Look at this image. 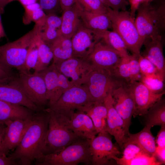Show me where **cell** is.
Segmentation results:
<instances>
[{
    "instance_id": "7dc6e473",
    "label": "cell",
    "mask_w": 165,
    "mask_h": 165,
    "mask_svg": "<svg viewBox=\"0 0 165 165\" xmlns=\"http://www.w3.org/2000/svg\"><path fill=\"white\" fill-rule=\"evenodd\" d=\"M18 163L7 156H0V165H18Z\"/></svg>"
},
{
    "instance_id": "681fc988",
    "label": "cell",
    "mask_w": 165,
    "mask_h": 165,
    "mask_svg": "<svg viewBox=\"0 0 165 165\" xmlns=\"http://www.w3.org/2000/svg\"><path fill=\"white\" fill-rule=\"evenodd\" d=\"M14 1H19L23 7L37 2V0H11L10 2Z\"/></svg>"
},
{
    "instance_id": "e575fe53",
    "label": "cell",
    "mask_w": 165,
    "mask_h": 165,
    "mask_svg": "<svg viewBox=\"0 0 165 165\" xmlns=\"http://www.w3.org/2000/svg\"><path fill=\"white\" fill-rule=\"evenodd\" d=\"M140 81L155 93L160 94L165 92L164 80L159 75L144 76L142 75Z\"/></svg>"
},
{
    "instance_id": "836d02e7",
    "label": "cell",
    "mask_w": 165,
    "mask_h": 165,
    "mask_svg": "<svg viewBox=\"0 0 165 165\" xmlns=\"http://www.w3.org/2000/svg\"><path fill=\"white\" fill-rule=\"evenodd\" d=\"M162 163L154 156L141 151L132 159L122 162L121 165H160Z\"/></svg>"
},
{
    "instance_id": "83f0119b",
    "label": "cell",
    "mask_w": 165,
    "mask_h": 165,
    "mask_svg": "<svg viewBox=\"0 0 165 165\" xmlns=\"http://www.w3.org/2000/svg\"><path fill=\"white\" fill-rule=\"evenodd\" d=\"M53 54L52 63L56 64L73 57L71 38L60 35L48 45Z\"/></svg>"
},
{
    "instance_id": "6da1fadb",
    "label": "cell",
    "mask_w": 165,
    "mask_h": 165,
    "mask_svg": "<svg viewBox=\"0 0 165 165\" xmlns=\"http://www.w3.org/2000/svg\"><path fill=\"white\" fill-rule=\"evenodd\" d=\"M49 116L46 108L36 112L18 145L8 156L19 164L30 165L44 154Z\"/></svg>"
},
{
    "instance_id": "484cf974",
    "label": "cell",
    "mask_w": 165,
    "mask_h": 165,
    "mask_svg": "<svg viewBox=\"0 0 165 165\" xmlns=\"http://www.w3.org/2000/svg\"><path fill=\"white\" fill-rule=\"evenodd\" d=\"M80 16L83 25L90 30L104 31L112 28L111 21L107 13H91L81 7Z\"/></svg>"
},
{
    "instance_id": "9a60e30c",
    "label": "cell",
    "mask_w": 165,
    "mask_h": 165,
    "mask_svg": "<svg viewBox=\"0 0 165 165\" xmlns=\"http://www.w3.org/2000/svg\"><path fill=\"white\" fill-rule=\"evenodd\" d=\"M71 40L73 57L86 60L101 39L97 31L86 28L81 23Z\"/></svg>"
},
{
    "instance_id": "7bdbcfd3",
    "label": "cell",
    "mask_w": 165,
    "mask_h": 165,
    "mask_svg": "<svg viewBox=\"0 0 165 165\" xmlns=\"http://www.w3.org/2000/svg\"><path fill=\"white\" fill-rule=\"evenodd\" d=\"M155 141L157 146L165 147V126L161 127L156 137Z\"/></svg>"
},
{
    "instance_id": "9c48e42d",
    "label": "cell",
    "mask_w": 165,
    "mask_h": 165,
    "mask_svg": "<svg viewBox=\"0 0 165 165\" xmlns=\"http://www.w3.org/2000/svg\"><path fill=\"white\" fill-rule=\"evenodd\" d=\"M31 100L40 109L47 106L48 101L44 78L40 72L31 73L19 72L17 78L13 80Z\"/></svg>"
},
{
    "instance_id": "ab89813d",
    "label": "cell",
    "mask_w": 165,
    "mask_h": 165,
    "mask_svg": "<svg viewBox=\"0 0 165 165\" xmlns=\"http://www.w3.org/2000/svg\"><path fill=\"white\" fill-rule=\"evenodd\" d=\"M18 75L12 68L5 64L0 61V84L9 83L14 80Z\"/></svg>"
},
{
    "instance_id": "f907efd6",
    "label": "cell",
    "mask_w": 165,
    "mask_h": 165,
    "mask_svg": "<svg viewBox=\"0 0 165 165\" xmlns=\"http://www.w3.org/2000/svg\"><path fill=\"white\" fill-rule=\"evenodd\" d=\"M2 13L0 10V39L6 36L2 23L1 15Z\"/></svg>"
},
{
    "instance_id": "d590c367",
    "label": "cell",
    "mask_w": 165,
    "mask_h": 165,
    "mask_svg": "<svg viewBox=\"0 0 165 165\" xmlns=\"http://www.w3.org/2000/svg\"><path fill=\"white\" fill-rule=\"evenodd\" d=\"M82 9L86 11L96 13L107 12V8L100 0H77Z\"/></svg>"
},
{
    "instance_id": "bcb514c9",
    "label": "cell",
    "mask_w": 165,
    "mask_h": 165,
    "mask_svg": "<svg viewBox=\"0 0 165 165\" xmlns=\"http://www.w3.org/2000/svg\"><path fill=\"white\" fill-rule=\"evenodd\" d=\"M6 125L4 123H0V156H7L4 153L2 148V144L6 130Z\"/></svg>"
},
{
    "instance_id": "277c9868",
    "label": "cell",
    "mask_w": 165,
    "mask_h": 165,
    "mask_svg": "<svg viewBox=\"0 0 165 165\" xmlns=\"http://www.w3.org/2000/svg\"><path fill=\"white\" fill-rule=\"evenodd\" d=\"M40 25L35 23L31 30L19 39L0 46V61L10 68L22 71L28 53L38 37Z\"/></svg>"
},
{
    "instance_id": "f6af8a7d",
    "label": "cell",
    "mask_w": 165,
    "mask_h": 165,
    "mask_svg": "<svg viewBox=\"0 0 165 165\" xmlns=\"http://www.w3.org/2000/svg\"><path fill=\"white\" fill-rule=\"evenodd\" d=\"M144 0H128L130 6V11L131 15L135 17V13L139 6L142 3Z\"/></svg>"
},
{
    "instance_id": "5b68a950",
    "label": "cell",
    "mask_w": 165,
    "mask_h": 165,
    "mask_svg": "<svg viewBox=\"0 0 165 165\" xmlns=\"http://www.w3.org/2000/svg\"><path fill=\"white\" fill-rule=\"evenodd\" d=\"M90 141L79 138L60 151L43 155L35 163L37 165L92 164Z\"/></svg>"
},
{
    "instance_id": "7c38bea8",
    "label": "cell",
    "mask_w": 165,
    "mask_h": 165,
    "mask_svg": "<svg viewBox=\"0 0 165 165\" xmlns=\"http://www.w3.org/2000/svg\"><path fill=\"white\" fill-rule=\"evenodd\" d=\"M127 86L134 103L135 111L134 117L145 115L155 103L162 99L165 94V92L160 94L153 92L139 81L128 82Z\"/></svg>"
},
{
    "instance_id": "52a82bcc",
    "label": "cell",
    "mask_w": 165,
    "mask_h": 165,
    "mask_svg": "<svg viewBox=\"0 0 165 165\" xmlns=\"http://www.w3.org/2000/svg\"><path fill=\"white\" fill-rule=\"evenodd\" d=\"M94 103L86 86L84 85L72 86L56 101L48 102L47 106L55 113L70 119L75 110Z\"/></svg>"
},
{
    "instance_id": "603a6c76",
    "label": "cell",
    "mask_w": 165,
    "mask_h": 165,
    "mask_svg": "<svg viewBox=\"0 0 165 165\" xmlns=\"http://www.w3.org/2000/svg\"><path fill=\"white\" fill-rule=\"evenodd\" d=\"M81 7L76 2L63 10L61 16V35L71 38L82 23L80 16Z\"/></svg>"
},
{
    "instance_id": "816d5d0a",
    "label": "cell",
    "mask_w": 165,
    "mask_h": 165,
    "mask_svg": "<svg viewBox=\"0 0 165 165\" xmlns=\"http://www.w3.org/2000/svg\"><path fill=\"white\" fill-rule=\"evenodd\" d=\"M11 0H0V10L2 13H3L4 9L6 5L10 2Z\"/></svg>"
},
{
    "instance_id": "cb8c5ba5",
    "label": "cell",
    "mask_w": 165,
    "mask_h": 165,
    "mask_svg": "<svg viewBox=\"0 0 165 165\" xmlns=\"http://www.w3.org/2000/svg\"><path fill=\"white\" fill-rule=\"evenodd\" d=\"M35 113L24 106L0 100V123L17 119H32Z\"/></svg>"
},
{
    "instance_id": "ac0fdd59",
    "label": "cell",
    "mask_w": 165,
    "mask_h": 165,
    "mask_svg": "<svg viewBox=\"0 0 165 165\" xmlns=\"http://www.w3.org/2000/svg\"><path fill=\"white\" fill-rule=\"evenodd\" d=\"M33 118L27 119H17L8 121L4 123L6 128L2 148L6 156H7L10 151H13L19 144Z\"/></svg>"
},
{
    "instance_id": "f5cc1de1",
    "label": "cell",
    "mask_w": 165,
    "mask_h": 165,
    "mask_svg": "<svg viewBox=\"0 0 165 165\" xmlns=\"http://www.w3.org/2000/svg\"><path fill=\"white\" fill-rule=\"evenodd\" d=\"M106 7H110V5L108 0H100Z\"/></svg>"
},
{
    "instance_id": "ee69618b",
    "label": "cell",
    "mask_w": 165,
    "mask_h": 165,
    "mask_svg": "<svg viewBox=\"0 0 165 165\" xmlns=\"http://www.w3.org/2000/svg\"><path fill=\"white\" fill-rule=\"evenodd\" d=\"M154 156L162 164H165V147H162L158 146H156Z\"/></svg>"
},
{
    "instance_id": "d6986e66",
    "label": "cell",
    "mask_w": 165,
    "mask_h": 165,
    "mask_svg": "<svg viewBox=\"0 0 165 165\" xmlns=\"http://www.w3.org/2000/svg\"><path fill=\"white\" fill-rule=\"evenodd\" d=\"M145 50L140 54L156 67L162 79L165 78V60L163 53L162 35L148 38L145 40Z\"/></svg>"
},
{
    "instance_id": "8fae6325",
    "label": "cell",
    "mask_w": 165,
    "mask_h": 165,
    "mask_svg": "<svg viewBox=\"0 0 165 165\" xmlns=\"http://www.w3.org/2000/svg\"><path fill=\"white\" fill-rule=\"evenodd\" d=\"M90 140V149L92 164H107L113 158L121 154L112 143L110 134L108 132L99 133Z\"/></svg>"
},
{
    "instance_id": "f35d334b",
    "label": "cell",
    "mask_w": 165,
    "mask_h": 165,
    "mask_svg": "<svg viewBox=\"0 0 165 165\" xmlns=\"http://www.w3.org/2000/svg\"><path fill=\"white\" fill-rule=\"evenodd\" d=\"M38 59V50L35 43L28 53L23 70L21 71L30 72V70H34L36 64Z\"/></svg>"
},
{
    "instance_id": "f546056e",
    "label": "cell",
    "mask_w": 165,
    "mask_h": 165,
    "mask_svg": "<svg viewBox=\"0 0 165 165\" xmlns=\"http://www.w3.org/2000/svg\"><path fill=\"white\" fill-rule=\"evenodd\" d=\"M97 32L101 39L106 44L119 52L122 57L129 55L125 44L117 33L108 30Z\"/></svg>"
},
{
    "instance_id": "30bf717a",
    "label": "cell",
    "mask_w": 165,
    "mask_h": 165,
    "mask_svg": "<svg viewBox=\"0 0 165 165\" xmlns=\"http://www.w3.org/2000/svg\"><path fill=\"white\" fill-rule=\"evenodd\" d=\"M54 64L58 70L74 86L85 85L94 69L87 60L74 57Z\"/></svg>"
},
{
    "instance_id": "d4e9b609",
    "label": "cell",
    "mask_w": 165,
    "mask_h": 165,
    "mask_svg": "<svg viewBox=\"0 0 165 165\" xmlns=\"http://www.w3.org/2000/svg\"><path fill=\"white\" fill-rule=\"evenodd\" d=\"M77 110L84 112L91 118L98 134L107 132V110L104 102L94 103L79 107Z\"/></svg>"
},
{
    "instance_id": "3957f363",
    "label": "cell",
    "mask_w": 165,
    "mask_h": 165,
    "mask_svg": "<svg viewBox=\"0 0 165 165\" xmlns=\"http://www.w3.org/2000/svg\"><path fill=\"white\" fill-rule=\"evenodd\" d=\"M136 12L135 24L143 42L147 38L162 35L165 28L164 2L155 5L142 3Z\"/></svg>"
},
{
    "instance_id": "4fadbf2b",
    "label": "cell",
    "mask_w": 165,
    "mask_h": 165,
    "mask_svg": "<svg viewBox=\"0 0 165 165\" xmlns=\"http://www.w3.org/2000/svg\"><path fill=\"white\" fill-rule=\"evenodd\" d=\"M39 72L45 81L48 102L56 101L66 91L74 86L53 63Z\"/></svg>"
},
{
    "instance_id": "60d3db41",
    "label": "cell",
    "mask_w": 165,
    "mask_h": 165,
    "mask_svg": "<svg viewBox=\"0 0 165 165\" xmlns=\"http://www.w3.org/2000/svg\"><path fill=\"white\" fill-rule=\"evenodd\" d=\"M37 2L46 15L61 10L60 0H37Z\"/></svg>"
},
{
    "instance_id": "8992f818",
    "label": "cell",
    "mask_w": 165,
    "mask_h": 165,
    "mask_svg": "<svg viewBox=\"0 0 165 165\" xmlns=\"http://www.w3.org/2000/svg\"><path fill=\"white\" fill-rule=\"evenodd\" d=\"M107 11L113 31L123 39L127 50L138 56L144 42L136 26L135 18L126 10L117 11L108 7Z\"/></svg>"
},
{
    "instance_id": "f1b7e54d",
    "label": "cell",
    "mask_w": 165,
    "mask_h": 165,
    "mask_svg": "<svg viewBox=\"0 0 165 165\" xmlns=\"http://www.w3.org/2000/svg\"><path fill=\"white\" fill-rule=\"evenodd\" d=\"M151 128L146 126L138 133L134 134L130 133L128 139L137 145L143 152L154 156L156 146Z\"/></svg>"
},
{
    "instance_id": "8d00e7d4",
    "label": "cell",
    "mask_w": 165,
    "mask_h": 165,
    "mask_svg": "<svg viewBox=\"0 0 165 165\" xmlns=\"http://www.w3.org/2000/svg\"><path fill=\"white\" fill-rule=\"evenodd\" d=\"M123 148L124 149L122 157L119 158L115 156L113 158V160L119 165L123 162L132 159L142 151L137 145L130 142L128 139Z\"/></svg>"
},
{
    "instance_id": "db71d44e",
    "label": "cell",
    "mask_w": 165,
    "mask_h": 165,
    "mask_svg": "<svg viewBox=\"0 0 165 165\" xmlns=\"http://www.w3.org/2000/svg\"><path fill=\"white\" fill-rule=\"evenodd\" d=\"M153 0H144L142 3H147L151 2Z\"/></svg>"
},
{
    "instance_id": "1f68e13d",
    "label": "cell",
    "mask_w": 165,
    "mask_h": 165,
    "mask_svg": "<svg viewBox=\"0 0 165 165\" xmlns=\"http://www.w3.org/2000/svg\"><path fill=\"white\" fill-rule=\"evenodd\" d=\"M145 114L147 115L146 126L151 128L156 125L165 126V100L161 99L156 102Z\"/></svg>"
},
{
    "instance_id": "2e32d148",
    "label": "cell",
    "mask_w": 165,
    "mask_h": 165,
    "mask_svg": "<svg viewBox=\"0 0 165 165\" xmlns=\"http://www.w3.org/2000/svg\"><path fill=\"white\" fill-rule=\"evenodd\" d=\"M104 102L107 110V132L114 137L120 147L123 148L130 133L122 119L113 106L111 93L106 97Z\"/></svg>"
},
{
    "instance_id": "7a4b0ae2",
    "label": "cell",
    "mask_w": 165,
    "mask_h": 165,
    "mask_svg": "<svg viewBox=\"0 0 165 165\" xmlns=\"http://www.w3.org/2000/svg\"><path fill=\"white\" fill-rule=\"evenodd\" d=\"M46 109L49 119L44 155L60 151L80 138L70 128V119L55 113L48 107Z\"/></svg>"
},
{
    "instance_id": "74e56055",
    "label": "cell",
    "mask_w": 165,
    "mask_h": 165,
    "mask_svg": "<svg viewBox=\"0 0 165 165\" xmlns=\"http://www.w3.org/2000/svg\"><path fill=\"white\" fill-rule=\"evenodd\" d=\"M138 60L140 72L142 75L151 76L158 75L160 77L156 67L147 58L140 54L138 57Z\"/></svg>"
},
{
    "instance_id": "4dcf8cb0",
    "label": "cell",
    "mask_w": 165,
    "mask_h": 165,
    "mask_svg": "<svg viewBox=\"0 0 165 165\" xmlns=\"http://www.w3.org/2000/svg\"><path fill=\"white\" fill-rule=\"evenodd\" d=\"M36 44L38 50V59L34 72H39L49 66L53 59V54L50 46L42 39L39 35Z\"/></svg>"
},
{
    "instance_id": "e0dca14e",
    "label": "cell",
    "mask_w": 165,
    "mask_h": 165,
    "mask_svg": "<svg viewBox=\"0 0 165 165\" xmlns=\"http://www.w3.org/2000/svg\"><path fill=\"white\" fill-rule=\"evenodd\" d=\"M127 85L115 89L111 94L113 106L122 119L127 130L129 131L135 108L133 98Z\"/></svg>"
},
{
    "instance_id": "b9f144b4",
    "label": "cell",
    "mask_w": 165,
    "mask_h": 165,
    "mask_svg": "<svg viewBox=\"0 0 165 165\" xmlns=\"http://www.w3.org/2000/svg\"><path fill=\"white\" fill-rule=\"evenodd\" d=\"M110 8L113 10L119 11L126 10L127 6L129 4L128 0H108Z\"/></svg>"
},
{
    "instance_id": "ba28073f",
    "label": "cell",
    "mask_w": 165,
    "mask_h": 165,
    "mask_svg": "<svg viewBox=\"0 0 165 165\" xmlns=\"http://www.w3.org/2000/svg\"><path fill=\"white\" fill-rule=\"evenodd\" d=\"M127 82L113 75L110 72L94 68L85 84L94 103L103 102L115 89L126 85Z\"/></svg>"
},
{
    "instance_id": "d6a6232c",
    "label": "cell",
    "mask_w": 165,
    "mask_h": 165,
    "mask_svg": "<svg viewBox=\"0 0 165 165\" xmlns=\"http://www.w3.org/2000/svg\"><path fill=\"white\" fill-rule=\"evenodd\" d=\"M23 7L25 10L23 17L24 24H27L31 22L41 24L44 23L46 14L37 2Z\"/></svg>"
},
{
    "instance_id": "4316f807",
    "label": "cell",
    "mask_w": 165,
    "mask_h": 165,
    "mask_svg": "<svg viewBox=\"0 0 165 165\" xmlns=\"http://www.w3.org/2000/svg\"><path fill=\"white\" fill-rule=\"evenodd\" d=\"M61 17L52 13L46 15L44 23L40 26L39 35L45 43L49 45L61 35Z\"/></svg>"
},
{
    "instance_id": "7402d4cb",
    "label": "cell",
    "mask_w": 165,
    "mask_h": 165,
    "mask_svg": "<svg viewBox=\"0 0 165 165\" xmlns=\"http://www.w3.org/2000/svg\"><path fill=\"white\" fill-rule=\"evenodd\" d=\"M69 126L80 138L91 140L98 134L91 118L81 110H77L73 113L69 120Z\"/></svg>"
},
{
    "instance_id": "44dd1931",
    "label": "cell",
    "mask_w": 165,
    "mask_h": 165,
    "mask_svg": "<svg viewBox=\"0 0 165 165\" xmlns=\"http://www.w3.org/2000/svg\"><path fill=\"white\" fill-rule=\"evenodd\" d=\"M138 56L132 54L122 57L119 63L111 73L127 83L134 81H140L142 75L138 60Z\"/></svg>"
},
{
    "instance_id": "c3c4849f",
    "label": "cell",
    "mask_w": 165,
    "mask_h": 165,
    "mask_svg": "<svg viewBox=\"0 0 165 165\" xmlns=\"http://www.w3.org/2000/svg\"><path fill=\"white\" fill-rule=\"evenodd\" d=\"M77 0H60L61 11H63L65 9L74 4Z\"/></svg>"
},
{
    "instance_id": "ffe728a7",
    "label": "cell",
    "mask_w": 165,
    "mask_h": 165,
    "mask_svg": "<svg viewBox=\"0 0 165 165\" xmlns=\"http://www.w3.org/2000/svg\"><path fill=\"white\" fill-rule=\"evenodd\" d=\"M0 100L24 106L35 112L40 110L13 81L0 84Z\"/></svg>"
},
{
    "instance_id": "5bb4252c",
    "label": "cell",
    "mask_w": 165,
    "mask_h": 165,
    "mask_svg": "<svg viewBox=\"0 0 165 165\" xmlns=\"http://www.w3.org/2000/svg\"><path fill=\"white\" fill-rule=\"evenodd\" d=\"M122 57L119 52L101 39L95 45L86 60L94 68L102 69L110 72L118 64Z\"/></svg>"
}]
</instances>
